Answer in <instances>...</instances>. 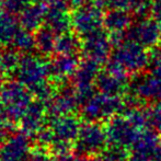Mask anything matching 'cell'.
<instances>
[{"label":"cell","instance_id":"cell-6","mask_svg":"<svg viewBox=\"0 0 161 161\" xmlns=\"http://www.w3.org/2000/svg\"><path fill=\"white\" fill-rule=\"evenodd\" d=\"M104 24L106 29L112 32L113 36H119L125 30H128L130 26V15L129 11L123 9H113L106 14L104 19Z\"/></svg>","mask_w":161,"mask_h":161},{"label":"cell","instance_id":"cell-10","mask_svg":"<svg viewBox=\"0 0 161 161\" xmlns=\"http://www.w3.org/2000/svg\"><path fill=\"white\" fill-rule=\"evenodd\" d=\"M126 161H130V160H129V159H128V160H126Z\"/></svg>","mask_w":161,"mask_h":161},{"label":"cell","instance_id":"cell-5","mask_svg":"<svg viewBox=\"0 0 161 161\" xmlns=\"http://www.w3.org/2000/svg\"><path fill=\"white\" fill-rule=\"evenodd\" d=\"M129 77L106 70L99 79L100 89L111 97H124L129 92Z\"/></svg>","mask_w":161,"mask_h":161},{"label":"cell","instance_id":"cell-2","mask_svg":"<svg viewBox=\"0 0 161 161\" xmlns=\"http://www.w3.org/2000/svg\"><path fill=\"white\" fill-rule=\"evenodd\" d=\"M140 129L134 126L130 121L123 114H119L110 119L106 127L108 139L111 145L123 147L129 150L134 144Z\"/></svg>","mask_w":161,"mask_h":161},{"label":"cell","instance_id":"cell-8","mask_svg":"<svg viewBox=\"0 0 161 161\" xmlns=\"http://www.w3.org/2000/svg\"><path fill=\"white\" fill-rule=\"evenodd\" d=\"M147 112L150 127L161 134V100L153 102L151 105L147 108Z\"/></svg>","mask_w":161,"mask_h":161},{"label":"cell","instance_id":"cell-7","mask_svg":"<svg viewBox=\"0 0 161 161\" xmlns=\"http://www.w3.org/2000/svg\"><path fill=\"white\" fill-rule=\"evenodd\" d=\"M129 159V150L123 147L110 145L102 150V161H126Z\"/></svg>","mask_w":161,"mask_h":161},{"label":"cell","instance_id":"cell-4","mask_svg":"<svg viewBox=\"0 0 161 161\" xmlns=\"http://www.w3.org/2000/svg\"><path fill=\"white\" fill-rule=\"evenodd\" d=\"M128 40L144 47H155L161 38V29L156 20L144 19L128 29Z\"/></svg>","mask_w":161,"mask_h":161},{"label":"cell","instance_id":"cell-9","mask_svg":"<svg viewBox=\"0 0 161 161\" xmlns=\"http://www.w3.org/2000/svg\"><path fill=\"white\" fill-rule=\"evenodd\" d=\"M151 10L153 13V18L158 22L161 29V0H155L153 7H151Z\"/></svg>","mask_w":161,"mask_h":161},{"label":"cell","instance_id":"cell-1","mask_svg":"<svg viewBox=\"0 0 161 161\" xmlns=\"http://www.w3.org/2000/svg\"><path fill=\"white\" fill-rule=\"evenodd\" d=\"M151 55L147 48L133 41L117 43V46L112 51V59L114 64L125 70L128 75L142 74L150 64Z\"/></svg>","mask_w":161,"mask_h":161},{"label":"cell","instance_id":"cell-3","mask_svg":"<svg viewBox=\"0 0 161 161\" xmlns=\"http://www.w3.org/2000/svg\"><path fill=\"white\" fill-rule=\"evenodd\" d=\"M161 144L158 131L147 127L140 129L134 144L129 149L130 161H151Z\"/></svg>","mask_w":161,"mask_h":161}]
</instances>
